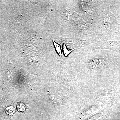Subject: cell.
Here are the masks:
<instances>
[{
	"label": "cell",
	"instance_id": "cell-1",
	"mask_svg": "<svg viewBox=\"0 0 120 120\" xmlns=\"http://www.w3.org/2000/svg\"><path fill=\"white\" fill-rule=\"evenodd\" d=\"M15 109L12 106L7 107L6 109V112L10 116H12L13 113L15 112Z\"/></svg>",
	"mask_w": 120,
	"mask_h": 120
},
{
	"label": "cell",
	"instance_id": "cell-3",
	"mask_svg": "<svg viewBox=\"0 0 120 120\" xmlns=\"http://www.w3.org/2000/svg\"><path fill=\"white\" fill-rule=\"evenodd\" d=\"M73 49L72 50H68L67 49V47H66V46H65V44H64V53L65 54V56H67L71 52H72L73 51L74 49Z\"/></svg>",
	"mask_w": 120,
	"mask_h": 120
},
{
	"label": "cell",
	"instance_id": "cell-2",
	"mask_svg": "<svg viewBox=\"0 0 120 120\" xmlns=\"http://www.w3.org/2000/svg\"><path fill=\"white\" fill-rule=\"evenodd\" d=\"M53 42L54 44V46H55V48H56V50L57 52L59 55H60L61 57V49L60 47V45H58L57 43H56L55 42V41H53Z\"/></svg>",
	"mask_w": 120,
	"mask_h": 120
}]
</instances>
